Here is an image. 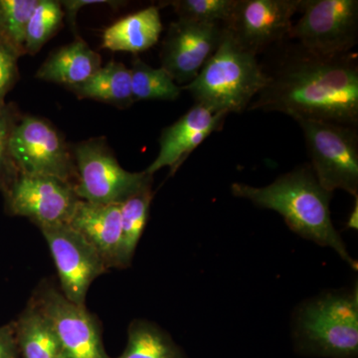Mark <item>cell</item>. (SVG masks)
<instances>
[{
    "label": "cell",
    "mask_w": 358,
    "mask_h": 358,
    "mask_svg": "<svg viewBox=\"0 0 358 358\" xmlns=\"http://www.w3.org/2000/svg\"><path fill=\"white\" fill-rule=\"evenodd\" d=\"M281 60L275 69H264L267 84L249 110L282 113L296 122L357 127V54L319 56L299 45Z\"/></svg>",
    "instance_id": "1"
},
{
    "label": "cell",
    "mask_w": 358,
    "mask_h": 358,
    "mask_svg": "<svg viewBox=\"0 0 358 358\" xmlns=\"http://www.w3.org/2000/svg\"><path fill=\"white\" fill-rule=\"evenodd\" d=\"M231 192L260 208L278 212L299 236L334 249L353 270H357V261L350 256L331 220L329 203L333 193L320 185L310 164L296 167L261 187L234 182Z\"/></svg>",
    "instance_id": "2"
},
{
    "label": "cell",
    "mask_w": 358,
    "mask_h": 358,
    "mask_svg": "<svg viewBox=\"0 0 358 358\" xmlns=\"http://www.w3.org/2000/svg\"><path fill=\"white\" fill-rule=\"evenodd\" d=\"M292 336L296 352L306 357L357 358V287L303 301L294 313Z\"/></svg>",
    "instance_id": "3"
},
{
    "label": "cell",
    "mask_w": 358,
    "mask_h": 358,
    "mask_svg": "<svg viewBox=\"0 0 358 358\" xmlns=\"http://www.w3.org/2000/svg\"><path fill=\"white\" fill-rule=\"evenodd\" d=\"M267 81L257 55L237 44L225 28L217 50L182 90L192 94L195 103L229 115L248 109Z\"/></svg>",
    "instance_id": "4"
},
{
    "label": "cell",
    "mask_w": 358,
    "mask_h": 358,
    "mask_svg": "<svg viewBox=\"0 0 358 358\" xmlns=\"http://www.w3.org/2000/svg\"><path fill=\"white\" fill-rule=\"evenodd\" d=\"M76 167L74 192L78 199L91 203L121 204L152 188L154 176L147 171L131 173L120 166L105 141L78 143L72 148Z\"/></svg>",
    "instance_id": "5"
},
{
    "label": "cell",
    "mask_w": 358,
    "mask_h": 358,
    "mask_svg": "<svg viewBox=\"0 0 358 358\" xmlns=\"http://www.w3.org/2000/svg\"><path fill=\"white\" fill-rule=\"evenodd\" d=\"M310 164L320 185L334 193L341 189L358 197L357 127L319 121L298 122Z\"/></svg>",
    "instance_id": "6"
},
{
    "label": "cell",
    "mask_w": 358,
    "mask_h": 358,
    "mask_svg": "<svg viewBox=\"0 0 358 358\" xmlns=\"http://www.w3.org/2000/svg\"><path fill=\"white\" fill-rule=\"evenodd\" d=\"M300 13L288 38L310 53L341 55L357 44V0H301Z\"/></svg>",
    "instance_id": "7"
},
{
    "label": "cell",
    "mask_w": 358,
    "mask_h": 358,
    "mask_svg": "<svg viewBox=\"0 0 358 358\" xmlns=\"http://www.w3.org/2000/svg\"><path fill=\"white\" fill-rule=\"evenodd\" d=\"M18 173L53 176L74 186L76 167L72 150L51 122L20 115L9 143Z\"/></svg>",
    "instance_id": "8"
},
{
    "label": "cell",
    "mask_w": 358,
    "mask_h": 358,
    "mask_svg": "<svg viewBox=\"0 0 358 358\" xmlns=\"http://www.w3.org/2000/svg\"><path fill=\"white\" fill-rule=\"evenodd\" d=\"M30 300L50 322L64 358H110L98 317L68 300L50 280L40 282Z\"/></svg>",
    "instance_id": "9"
},
{
    "label": "cell",
    "mask_w": 358,
    "mask_h": 358,
    "mask_svg": "<svg viewBox=\"0 0 358 358\" xmlns=\"http://www.w3.org/2000/svg\"><path fill=\"white\" fill-rule=\"evenodd\" d=\"M55 264L60 291L80 307H86L93 282L109 271L102 257L68 224L39 228Z\"/></svg>",
    "instance_id": "10"
},
{
    "label": "cell",
    "mask_w": 358,
    "mask_h": 358,
    "mask_svg": "<svg viewBox=\"0 0 358 358\" xmlns=\"http://www.w3.org/2000/svg\"><path fill=\"white\" fill-rule=\"evenodd\" d=\"M3 196L9 215L29 219L38 228L68 224L81 200L62 179L23 173L17 174Z\"/></svg>",
    "instance_id": "11"
},
{
    "label": "cell",
    "mask_w": 358,
    "mask_h": 358,
    "mask_svg": "<svg viewBox=\"0 0 358 358\" xmlns=\"http://www.w3.org/2000/svg\"><path fill=\"white\" fill-rule=\"evenodd\" d=\"M301 0H237L225 28L245 50L258 55L288 38Z\"/></svg>",
    "instance_id": "12"
},
{
    "label": "cell",
    "mask_w": 358,
    "mask_h": 358,
    "mask_svg": "<svg viewBox=\"0 0 358 358\" xmlns=\"http://www.w3.org/2000/svg\"><path fill=\"white\" fill-rule=\"evenodd\" d=\"M224 30V25L185 20L171 23L162 42V68L176 84H189L217 50Z\"/></svg>",
    "instance_id": "13"
},
{
    "label": "cell",
    "mask_w": 358,
    "mask_h": 358,
    "mask_svg": "<svg viewBox=\"0 0 358 358\" xmlns=\"http://www.w3.org/2000/svg\"><path fill=\"white\" fill-rule=\"evenodd\" d=\"M227 115L195 103L180 119L162 131L159 154L145 171L154 176L159 169L169 167V176H173L211 134L222 129Z\"/></svg>",
    "instance_id": "14"
},
{
    "label": "cell",
    "mask_w": 358,
    "mask_h": 358,
    "mask_svg": "<svg viewBox=\"0 0 358 358\" xmlns=\"http://www.w3.org/2000/svg\"><path fill=\"white\" fill-rule=\"evenodd\" d=\"M68 225L96 250L108 268H121L122 219L120 204L80 200Z\"/></svg>",
    "instance_id": "15"
},
{
    "label": "cell",
    "mask_w": 358,
    "mask_h": 358,
    "mask_svg": "<svg viewBox=\"0 0 358 358\" xmlns=\"http://www.w3.org/2000/svg\"><path fill=\"white\" fill-rule=\"evenodd\" d=\"M162 31L159 7L148 6L124 16L106 28L102 47L114 52L141 53L159 42Z\"/></svg>",
    "instance_id": "16"
},
{
    "label": "cell",
    "mask_w": 358,
    "mask_h": 358,
    "mask_svg": "<svg viewBox=\"0 0 358 358\" xmlns=\"http://www.w3.org/2000/svg\"><path fill=\"white\" fill-rule=\"evenodd\" d=\"M101 67L100 54L94 51L83 39L78 38L53 52L35 77L70 88L83 83Z\"/></svg>",
    "instance_id": "17"
},
{
    "label": "cell",
    "mask_w": 358,
    "mask_h": 358,
    "mask_svg": "<svg viewBox=\"0 0 358 358\" xmlns=\"http://www.w3.org/2000/svg\"><path fill=\"white\" fill-rule=\"evenodd\" d=\"M13 322L21 358H64L53 327L32 300Z\"/></svg>",
    "instance_id": "18"
},
{
    "label": "cell",
    "mask_w": 358,
    "mask_h": 358,
    "mask_svg": "<svg viewBox=\"0 0 358 358\" xmlns=\"http://www.w3.org/2000/svg\"><path fill=\"white\" fill-rule=\"evenodd\" d=\"M80 99H90L129 108L134 101L131 93V71L121 62L110 61L83 83L68 88Z\"/></svg>",
    "instance_id": "19"
},
{
    "label": "cell",
    "mask_w": 358,
    "mask_h": 358,
    "mask_svg": "<svg viewBox=\"0 0 358 358\" xmlns=\"http://www.w3.org/2000/svg\"><path fill=\"white\" fill-rule=\"evenodd\" d=\"M117 358H188L173 336L155 322L136 319L129 324L128 343Z\"/></svg>",
    "instance_id": "20"
},
{
    "label": "cell",
    "mask_w": 358,
    "mask_h": 358,
    "mask_svg": "<svg viewBox=\"0 0 358 358\" xmlns=\"http://www.w3.org/2000/svg\"><path fill=\"white\" fill-rule=\"evenodd\" d=\"M154 199L152 188L143 190L120 204L122 219L121 268L129 267L140 243Z\"/></svg>",
    "instance_id": "21"
},
{
    "label": "cell",
    "mask_w": 358,
    "mask_h": 358,
    "mask_svg": "<svg viewBox=\"0 0 358 358\" xmlns=\"http://www.w3.org/2000/svg\"><path fill=\"white\" fill-rule=\"evenodd\" d=\"M131 71V93L136 101H176L182 92L164 68H154L140 58L134 60Z\"/></svg>",
    "instance_id": "22"
},
{
    "label": "cell",
    "mask_w": 358,
    "mask_h": 358,
    "mask_svg": "<svg viewBox=\"0 0 358 358\" xmlns=\"http://www.w3.org/2000/svg\"><path fill=\"white\" fill-rule=\"evenodd\" d=\"M63 13L60 1L39 0L30 16L25 30V53H38L40 49L62 25Z\"/></svg>",
    "instance_id": "23"
},
{
    "label": "cell",
    "mask_w": 358,
    "mask_h": 358,
    "mask_svg": "<svg viewBox=\"0 0 358 358\" xmlns=\"http://www.w3.org/2000/svg\"><path fill=\"white\" fill-rule=\"evenodd\" d=\"M39 0H0V42L25 54V30Z\"/></svg>",
    "instance_id": "24"
},
{
    "label": "cell",
    "mask_w": 358,
    "mask_h": 358,
    "mask_svg": "<svg viewBox=\"0 0 358 358\" xmlns=\"http://www.w3.org/2000/svg\"><path fill=\"white\" fill-rule=\"evenodd\" d=\"M178 20L226 26L237 6V0H173L167 2Z\"/></svg>",
    "instance_id": "25"
},
{
    "label": "cell",
    "mask_w": 358,
    "mask_h": 358,
    "mask_svg": "<svg viewBox=\"0 0 358 358\" xmlns=\"http://www.w3.org/2000/svg\"><path fill=\"white\" fill-rule=\"evenodd\" d=\"M20 117L17 109L11 103H0V192L2 193L10 186L18 174L11 159L9 143Z\"/></svg>",
    "instance_id": "26"
},
{
    "label": "cell",
    "mask_w": 358,
    "mask_h": 358,
    "mask_svg": "<svg viewBox=\"0 0 358 358\" xmlns=\"http://www.w3.org/2000/svg\"><path fill=\"white\" fill-rule=\"evenodd\" d=\"M20 54L8 45L0 42V103H6L7 93L18 78Z\"/></svg>",
    "instance_id": "27"
},
{
    "label": "cell",
    "mask_w": 358,
    "mask_h": 358,
    "mask_svg": "<svg viewBox=\"0 0 358 358\" xmlns=\"http://www.w3.org/2000/svg\"><path fill=\"white\" fill-rule=\"evenodd\" d=\"M62 6L64 15L67 16L68 22L72 27H76L77 14L83 7L91 6H99V4H106V6H121V1H112V0H63L60 1Z\"/></svg>",
    "instance_id": "28"
},
{
    "label": "cell",
    "mask_w": 358,
    "mask_h": 358,
    "mask_svg": "<svg viewBox=\"0 0 358 358\" xmlns=\"http://www.w3.org/2000/svg\"><path fill=\"white\" fill-rule=\"evenodd\" d=\"M0 358H21L13 320L0 327Z\"/></svg>",
    "instance_id": "29"
},
{
    "label": "cell",
    "mask_w": 358,
    "mask_h": 358,
    "mask_svg": "<svg viewBox=\"0 0 358 358\" xmlns=\"http://www.w3.org/2000/svg\"><path fill=\"white\" fill-rule=\"evenodd\" d=\"M357 211H358V199L355 201V206L350 214V220L348 222V227L352 229H357Z\"/></svg>",
    "instance_id": "30"
}]
</instances>
